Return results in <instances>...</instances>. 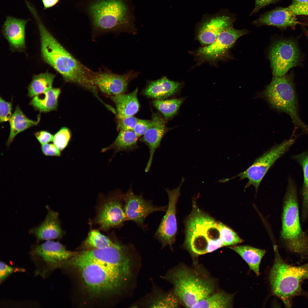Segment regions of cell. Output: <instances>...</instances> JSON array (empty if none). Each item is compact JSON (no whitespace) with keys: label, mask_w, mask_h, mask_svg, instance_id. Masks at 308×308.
Returning <instances> with one entry per match:
<instances>
[{"label":"cell","mask_w":308,"mask_h":308,"mask_svg":"<svg viewBox=\"0 0 308 308\" xmlns=\"http://www.w3.org/2000/svg\"><path fill=\"white\" fill-rule=\"evenodd\" d=\"M131 256L125 252L108 260L101 255L85 250L72 257L70 262L78 269L91 297H105L119 292L131 277Z\"/></svg>","instance_id":"1"},{"label":"cell","mask_w":308,"mask_h":308,"mask_svg":"<svg viewBox=\"0 0 308 308\" xmlns=\"http://www.w3.org/2000/svg\"><path fill=\"white\" fill-rule=\"evenodd\" d=\"M185 245L197 255L213 252L224 246L218 222L200 210L194 202L186 222Z\"/></svg>","instance_id":"2"},{"label":"cell","mask_w":308,"mask_h":308,"mask_svg":"<svg viewBox=\"0 0 308 308\" xmlns=\"http://www.w3.org/2000/svg\"><path fill=\"white\" fill-rule=\"evenodd\" d=\"M89 10L96 31L136 32L134 14L127 0H96L90 5Z\"/></svg>","instance_id":"3"},{"label":"cell","mask_w":308,"mask_h":308,"mask_svg":"<svg viewBox=\"0 0 308 308\" xmlns=\"http://www.w3.org/2000/svg\"><path fill=\"white\" fill-rule=\"evenodd\" d=\"M281 237L290 251L301 258H308V235L300 225L297 189L290 179L283 204Z\"/></svg>","instance_id":"4"},{"label":"cell","mask_w":308,"mask_h":308,"mask_svg":"<svg viewBox=\"0 0 308 308\" xmlns=\"http://www.w3.org/2000/svg\"><path fill=\"white\" fill-rule=\"evenodd\" d=\"M274 260L269 275L273 294L287 307L291 306L292 299L301 290V283L308 279V262L299 266L285 262L275 250Z\"/></svg>","instance_id":"5"},{"label":"cell","mask_w":308,"mask_h":308,"mask_svg":"<svg viewBox=\"0 0 308 308\" xmlns=\"http://www.w3.org/2000/svg\"><path fill=\"white\" fill-rule=\"evenodd\" d=\"M198 271L185 267H179L166 276L173 284V292L187 307L193 308L200 301L214 292L212 279Z\"/></svg>","instance_id":"6"},{"label":"cell","mask_w":308,"mask_h":308,"mask_svg":"<svg viewBox=\"0 0 308 308\" xmlns=\"http://www.w3.org/2000/svg\"><path fill=\"white\" fill-rule=\"evenodd\" d=\"M260 96L274 109L285 112L291 117L295 129L308 133V125L301 119L295 90L292 77L285 75L273 78Z\"/></svg>","instance_id":"7"},{"label":"cell","mask_w":308,"mask_h":308,"mask_svg":"<svg viewBox=\"0 0 308 308\" xmlns=\"http://www.w3.org/2000/svg\"><path fill=\"white\" fill-rule=\"evenodd\" d=\"M295 139L290 138L274 146L257 158L246 170L233 178L238 177L240 180L247 179L248 181L245 189L253 185L256 192L261 181L268 170L288 150L294 143ZM233 178H231V179Z\"/></svg>","instance_id":"8"},{"label":"cell","mask_w":308,"mask_h":308,"mask_svg":"<svg viewBox=\"0 0 308 308\" xmlns=\"http://www.w3.org/2000/svg\"><path fill=\"white\" fill-rule=\"evenodd\" d=\"M300 52L294 41L282 40L274 43L270 49L269 58L273 74L275 77L285 75L299 62Z\"/></svg>","instance_id":"9"},{"label":"cell","mask_w":308,"mask_h":308,"mask_svg":"<svg viewBox=\"0 0 308 308\" xmlns=\"http://www.w3.org/2000/svg\"><path fill=\"white\" fill-rule=\"evenodd\" d=\"M181 183L177 188L170 190L165 189L167 193L169 202L166 213L162 218L154 235V237L161 243L163 247L169 246L171 248L175 240L177 230L176 218V206L180 190L185 181L183 177Z\"/></svg>","instance_id":"10"},{"label":"cell","mask_w":308,"mask_h":308,"mask_svg":"<svg viewBox=\"0 0 308 308\" xmlns=\"http://www.w3.org/2000/svg\"><path fill=\"white\" fill-rule=\"evenodd\" d=\"M123 199L127 220L133 221L143 228L145 220L148 216L157 212L165 211L167 206L154 205L151 200L144 199L142 193L135 194L131 187L124 193Z\"/></svg>","instance_id":"11"},{"label":"cell","mask_w":308,"mask_h":308,"mask_svg":"<svg viewBox=\"0 0 308 308\" xmlns=\"http://www.w3.org/2000/svg\"><path fill=\"white\" fill-rule=\"evenodd\" d=\"M124 194L121 190L116 191L101 207L97 220L103 229L121 228L127 221L124 208Z\"/></svg>","instance_id":"12"},{"label":"cell","mask_w":308,"mask_h":308,"mask_svg":"<svg viewBox=\"0 0 308 308\" xmlns=\"http://www.w3.org/2000/svg\"><path fill=\"white\" fill-rule=\"evenodd\" d=\"M137 75L133 71L122 75L114 74L108 70L94 72V84L102 93L112 96L124 93L130 81Z\"/></svg>","instance_id":"13"},{"label":"cell","mask_w":308,"mask_h":308,"mask_svg":"<svg viewBox=\"0 0 308 308\" xmlns=\"http://www.w3.org/2000/svg\"><path fill=\"white\" fill-rule=\"evenodd\" d=\"M244 30H237L231 26L222 31L212 43L201 47L198 51V54L203 58L214 60L224 54L236 41L244 35Z\"/></svg>","instance_id":"14"},{"label":"cell","mask_w":308,"mask_h":308,"mask_svg":"<svg viewBox=\"0 0 308 308\" xmlns=\"http://www.w3.org/2000/svg\"><path fill=\"white\" fill-rule=\"evenodd\" d=\"M27 21L8 16L3 27V34L13 52H23L26 48L25 28Z\"/></svg>","instance_id":"15"},{"label":"cell","mask_w":308,"mask_h":308,"mask_svg":"<svg viewBox=\"0 0 308 308\" xmlns=\"http://www.w3.org/2000/svg\"><path fill=\"white\" fill-rule=\"evenodd\" d=\"M152 117V126L139 139V141L144 143L149 149V157L145 169L146 172H148L150 169L154 154L157 149L159 148L167 130L164 119L160 114L154 113Z\"/></svg>","instance_id":"16"},{"label":"cell","mask_w":308,"mask_h":308,"mask_svg":"<svg viewBox=\"0 0 308 308\" xmlns=\"http://www.w3.org/2000/svg\"><path fill=\"white\" fill-rule=\"evenodd\" d=\"M233 21L232 18L224 15H218L208 18L202 23L199 29L198 40L204 45L212 43L222 31L231 26Z\"/></svg>","instance_id":"17"},{"label":"cell","mask_w":308,"mask_h":308,"mask_svg":"<svg viewBox=\"0 0 308 308\" xmlns=\"http://www.w3.org/2000/svg\"><path fill=\"white\" fill-rule=\"evenodd\" d=\"M296 15L288 7H277L263 14L253 23L258 25H271L280 28L292 27L299 23Z\"/></svg>","instance_id":"18"},{"label":"cell","mask_w":308,"mask_h":308,"mask_svg":"<svg viewBox=\"0 0 308 308\" xmlns=\"http://www.w3.org/2000/svg\"><path fill=\"white\" fill-rule=\"evenodd\" d=\"M34 252L45 262L51 264L70 259L74 254L73 252L67 250L60 243L51 240H46L37 246Z\"/></svg>","instance_id":"19"},{"label":"cell","mask_w":308,"mask_h":308,"mask_svg":"<svg viewBox=\"0 0 308 308\" xmlns=\"http://www.w3.org/2000/svg\"><path fill=\"white\" fill-rule=\"evenodd\" d=\"M30 232L38 240H51L61 237L63 234L57 212L48 210L46 218L39 226Z\"/></svg>","instance_id":"20"},{"label":"cell","mask_w":308,"mask_h":308,"mask_svg":"<svg viewBox=\"0 0 308 308\" xmlns=\"http://www.w3.org/2000/svg\"><path fill=\"white\" fill-rule=\"evenodd\" d=\"M180 83L171 80L166 77L149 82L143 92L148 97L158 100H165L178 92Z\"/></svg>","instance_id":"21"},{"label":"cell","mask_w":308,"mask_h":308,"mask_svg":"<svg viewBox=\"0 0 308 308\" xmlns=\"http://www.w3.org/2000/svg\"><path fill=\"white\" fill-rule=\"evenodd\" d=\"M137 88L131 92L110 96L116 107L118 119L132 116L138 112L139 104L137 97Z\"/></svg>","instance_id":"22"},{"label":"cell","mask_w":308,"mask_h":308,"mask_svg":"<svg viewBox=\"0 0 308 308\" xmlns=\"http://www.w3.org/2000/svg\"><path fill=\"white\" fill-rule=\"evenodd\" d=\"M40 116L36 121L29 119L23 113L19 106L16 107L14 113L9 120L10 131L6 144L9 147L15 137L19 133L38 123Z\"/></svg>","instance_id":"23"},{"label":"cell","mask_w":308,"mask_h":308,"mask_svg":"<svg viewBox=\"0 0 308 308\" xmlns=\"http://www.w3.org/2000/svg\"><path fill=\"white\" fill-rule=\"evenodd\" d=\"M138 137L133 131L120 130L114 141L110 146L102 149V152L113 150L114 155L121 151L129 152L139 148Z\"/></svg>","instance_id":"24"},{"label":"cell","mask_w":308,"mask_h":308,"mask_svg":"<svg viewBox=\"0 0 308 308\" xmlns=\"http://www.w3.org/2000/svg\"><path fill=\"white\" fill-rule=\"evenodd\" d=\"M229 248L241 256L256 275H260V266L266 253L265 250L248 246H235Z\"/></svg>","instance_id":"25"},{"label":"cell","mask_w":308,"mask_h":308,"mask_svg":"<svg viewBox=\"0 0 308 308\" xmlns=\"http://www.w3.org/2000/svg\"><path fill=\"white\" fill-rule=\"evenodd\" d=\"M59 88H53L38 94L30 101V104L36 110L46 112L56 110L60 93Z\"/></svg>","instance_id":"26"},{"label":"cell","mask_w":308,"mask_h":308,"mask_svg":"<svg viewBox=\"0 0 308 308\" xmlns=\"http://www.w3.org/2000/svg\"><path fill=\"white\" fill-rule=\"evenodd\" d=\"M55 75L48 71L33 75L28 87V96L33 97L52 88Z\"/></svg>","instance_id":"27"},{"label":"cell","mask_w":308,"mask_h":308,"mask_svg":"<svg viewBox=\"0 0 308 308\" xmlns=\"http://www.w3.org/2000/svg\"><path fill=\"white\" fill-rule=\"evenodd\" d=\"M233 296L225 292H214L202 300L193 308H229L232 307Z\"/></svg>","instance_id":"28"},{"label":"cell","mask_w":308,"mask_h":308,"mask_svg":"<svg viewBox=\"0 0 308 308\" xmlns=\"http://www.w3.org/2000/svg\"><path fill=\"white\" fill-rule=\"evenodd\" d=\"M184 101L180 98L168 100L155 99L153 102V106L163 114L165 120L172 117L177 113Z\"/></svg>","instance_id":"29"},{"label":"cell","mask_w":308,"mask_h":308,"mask_svg":"<svg viewBox=\"0 0 308 308\" xmlns=\"http://www.w3.org/2000/svg\"><path fill=\"white\" fill-rule=\"evenodd\" d=\"M293 158L300 165L303 170L304 182L302 189L303 215L307 217L308 214V150L294 155Z\"/></svg>","instance_id":"30"},{"label":"cell","mask_w":308,"mask_h":308,"mask_svg":"<svg viewBox=\"0 0 308 308\" xmlns=\"http://www.w3.org/2000/svg\"><path fill=\"white\" fill-rule=\"evenodd\" d=\"M180 300L174 292L157 293L149 301L148 306L151 308H177Z\"/></svg>","instance_id":"31"},{"label":"cell","mask_w":308,"mask_h":308,"mask_svg":"<svg viewBox=\"0 0 308 308\" xmlns=\"http://www.w3.org/2000/svg\"><path fill=\"white\" fill-rule=\"evenodd\" d=\"M116 242L112 241L98 231L93 230L89 233L84 244L91 249H100L113 246Z\"/></svg>","instance_id":"32"},{"label":"cell","mask_w":308,"mask_h":308,"mask_svg":"<svg viewBox=\"0 0 308 308\" xmlns=\"http://www.w3.org/2000/svg\"><path fill=\"white\" fill-rule=\"evenodd\" d=\"M218 224L224 246L234 245L243 242L236 233L228 227L220 222H218Z\"/></svg>","instance_id":"33"},{"label":"cell","mask_w":308,"mask_h":308,"mask_svg":"<svg viewBox=\"0 0 308 308\" xmlns=\"http://www.w3.org/2000/svg\"><path fill=\"white\" fill-rule=\"evenodd\" d=\"M71 137V133L69 129L66 127H63L54 135L53 142L61 151L68 146Z\"/></svg>","instance_id":"34"},{"label":"cell","mask_w":308,"mask_h":308,"mask_svg":"<svg viewBox=\"0 0 308 308\" xmlns=\"http://www.w3.org/2000/svg\"><path fill=\"white\" fill-rule=\"evenodd\" d=\"M288 7L296 15L308 16V0H292Z\"/></svg>","instance_id":"35"},{"label":"cell","mask_w":308,"mask_h":308,"mask_svg":"<svg viewBox=\"0 0 308 308\" xmlns=\"http://www.w3.org/2000/svg\"><path fill=\"white\" fill-rule=\"evenodd\" d=\"M139 119L132 116L118 119L117 128L120 130L133 131Z\"/></svg>","instance_id":"36"},{"label":"cell","mask_w":308,"mask_h":308,"mask_svg":"<svg viewBox=\"0 0 308 308\" xmlns=\"http://www.w3.org/2000/svg\"><path fill=\"white\" fill-rule=\"evenodd\" d=\"M12 104L0 98V122L9 121L12 115Z\"/></svg>","instance_id":"37"},{"label":"cell","mask_w":308,"mask_h":308,"mask_svg":"<svg viewBox=\"0 0 308 308\" xmlns=\"http://www.w3.org/2000/svg\"><path fill=\"white\" fill-rule=\"evenodd\" d=\"M153 124V121L139 119L133 131L139 137L143 136L151 127Z\"/></svg>","instance_id":"38"},{"label":"cell","mask_w":308,"mask_h":308,"mask_svg":"<svg viewBox=\"0 0 308 308\" xmlns=\"http://www.w3.org/2000/svg\"><path fill=\"white\" fill-rule=\"evenodd\" d=\"M40 148L42 152L45 156L59 157L61 155V151L54 143L41 144Z\"/></svg>","instance_id":"39"},{"label":"cell","mask_w":308,"mask_h":308,"mask_svg":"<svg viewBox=\"0 0 308 308\" xmlns=\"http://www.w3.org/2000/svg\"><path fill=\"white\" fill-rule=\"evenodd\" d=\"M35 135L41 144L48 143L53 141L54 135L46 131L37 132L35 133Z\"/></svg>","instance_id":"40"},{"label":"cell","mask_w":308,"mask_h":308,"mask_svg":"<svg viewBox=\"0 0 308 308\" xmlns=\"http://www.w3.org/2000/svg\"><path fill=\"white\" fill-rule=\"evenodd\" d=\"M14 268L11 267L3 262L0 264V279L1 281L5 279L10 274L14 271Z\"/></svg>","instance_id":"41"},{"label":"cell","mask_w":308,"mask_h":308,"mask_svg":"<svg viewBox=\"0 0 308 308\" xmlns=\"http://www.w3.org/2000/svg\"><path fill=\"white\" fill-rule=\"evenodd\" d=\"M255 6L250 15L258 11L263 7L271 4L274 3L279 0H255Z\"/></svg>","instance_id":"42"},{"label":"cell","mask_w":308,"mask_h":308,"mask_svg":"<svg viewBox=\"0 0 308 308\" xmlns=\"http://www.w3.org/2000/svg\"><path fill=\"white\" fill-rule=\"evenodd\" d=\"M59 0H42L45 8H48L54 5Z\"/></svg>","instance_id":"43"}]
</instances>
